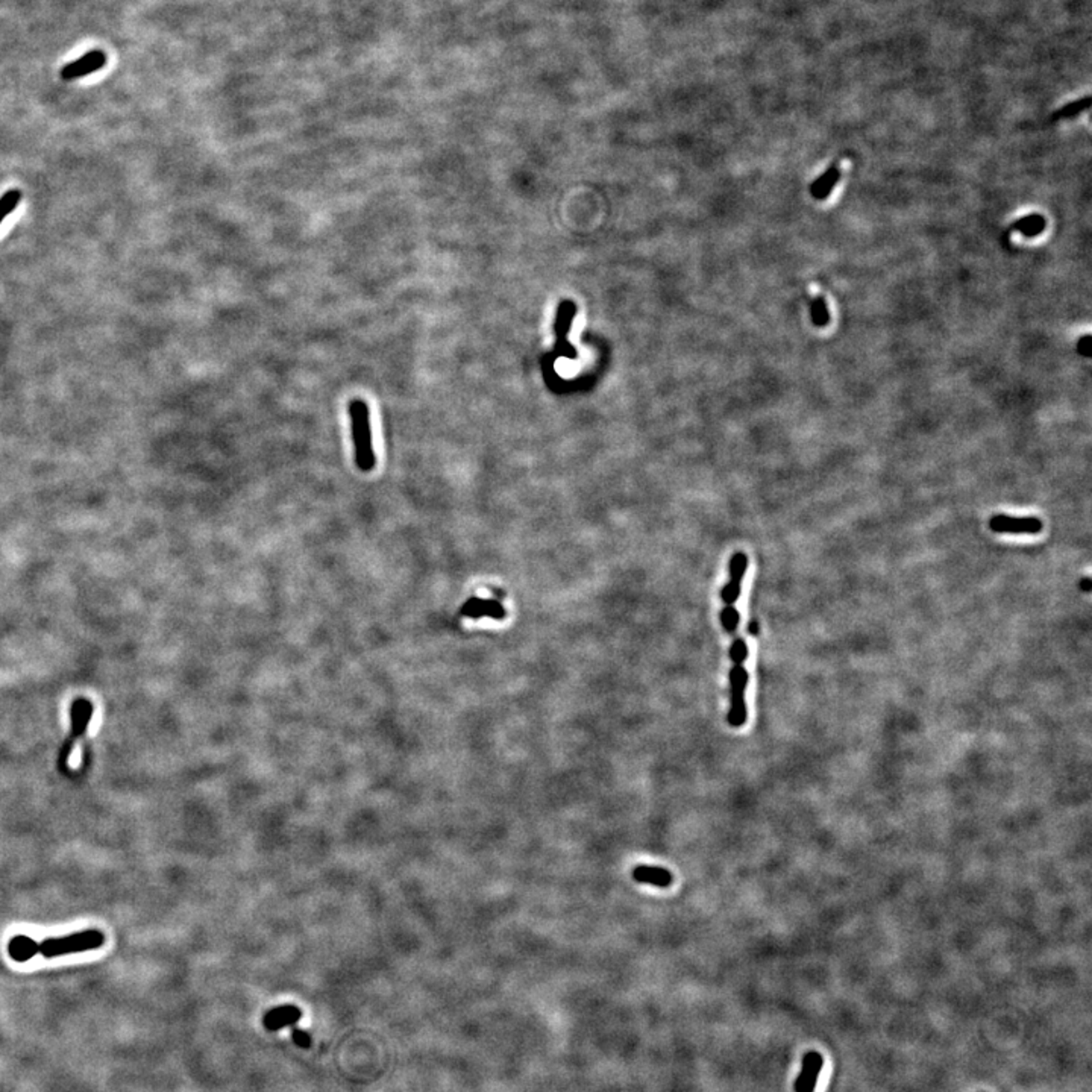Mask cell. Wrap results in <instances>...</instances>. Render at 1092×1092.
Listing matches in <instances>:
<instances>
[{"mask_svg":"<svg viewBox=\"0 0 1092 1092\" xmlns=\"http://www.w3.org/2000/svg\"><path fill=\"white\" fill-rule=\"evenodd\" d=\"M730 656L733 661V668L730 669V711H728V724L733 728H740L745 726L746 718H748V711H746L745 691L748 686V672L745 669V661L748 657V646L742 637L736 639L731 648H730Z\"/></svg>","mask_w":1092,"mask_h":1092,"instance_id":"obj_1","label":"cell"},{"mask_svg":"<svg viewBox=\"0 0 1092 1092\" xmlns=\"http://www.w3.org/2000/svg\"><path fill=\"white\" fill-rule=\"evenodd\" d=\"M351 431L356 446V463L360 471L371 472L376 465L373 454L372 430H371V411L363 399H352L347 406Z\"/></svg>","mask_w":1092,"mask_h":1092,"instance_id":"obj_2","label":"cell"},{"mask_svg":"<svg viewBox=\"0 0 1092 1092\" xmlns=\"http://www.w3.org/2000/svg\"><path fill=\"white\" fill-rule=\"evenodd\" d=\"M103 944H105L103 931L87 929V930L68 933L60 938H49L38 942V955H42L44 959H53V957L77 955V953L101 949Z\"/></svg>","mask_w":1092,"mask_h":1092,"instance_id":"obj_3","label":"cell"},{"mask_svg":"<svg viewBox=\"0 0 1092 1092\" xmlns=\"http://www.w3.org/2000/svg\"><path fill=\"white\" fill-rule=\"evenodd\" d=\"M93 718V703L87 698H77L72 706H70V733L66 737L64 744L61 745L60 755H58V768L60 770H67L68 759L73 753V748L77 744V739L87 736L88 726Z\"/></svg>","mask_w":1092,"mask_h":1092,"instance_id":"obj_4","label":"cell"},{"mask_svg":"<svg viewBox=\"0 0 1092 1092\" xmlns=\"http://www.w3.org/2000/svg\"><path fill=\"white\" fill-rule=\"evenodd\" d=\"M990 528L994 533L1040 534L1044 528L1040 517H1014L997 515L991 517Z\"/></svg>","mask_w":1092,"mask_h":1092,"instance_id":"obj_5","label":"cell"},{"mask_svg":"<svg viewBox=\"0 0 1092 1092\" xmlns=\"http://www.w3.org/2000/svg\"><path fill=\"white\" fill-rule=\"evenodd\" d=\"M822 1067H824V1058L821 1053L807 1051L803 1056L801 1071L794 1084L795 1092H815Z\"/></svg>","mask_w":1092,"mask_h":1092,"instance_id":"obj_6","label":"cell"},{"mask_svg":"<svg viewBox=\"0 0 1092 1092\" xmlns=\"http://www.w3.org/2000/svg\"><path fill=\"white\" fill-rule=\"evenodd\" d=\"M748 559L744 552H737L730 561V581L722 589V601L728 606H735L740 595V586L745 576Z\"/></svg>","mask_w":1092,"mask_h":1092,"instance_id":"obj_7","label":"cell"},{"mask_svg":"<svg viewBox=\"0 0 1092 1092\" xmlns=\"http://www.w3.org/2000/svg\"><path fill=\"white\" fill-rule=\"evenodd\" d=\"M105 62H107V58H105L103 52H88V53L82 55L81 58H77V61L70 62V64H67L66 67L62 68V70H61V77H62V79H66V81H72V79H77V77H88V75H92V73L96 72V70H101V68L105 66Z\"/></svg>","mask_w":1092,"mask_h":1092,"instance_id":"obj_8","label":"cell"},{"mask_svg":"<svg viewBox=\"0 0 1092 1092\" xmlns=\"http://www.w3.org/2000/svg\"><path fill=\"white\" fill-rule=\"evenodd\" d=\"M301 1018H302V1010L301 1009L293 1006V1005H282V1006H277V1008L271 1009L269 1012L264 1014L263 1025L267 1030L277 1032L281 1029L297 1025Z\"/></svg>","mask_w":1092,"mask_h":1092,"instance_id":"obj_9","label":"cell"},{"mask_svg":"<svg viewBox=\"0 0 1092 1092\" xmlns=\"http://www.w3.org/2000/svg\"><path fill=\"white\" fill-rule=\"evenodd\" d=\"M460 613L463 616L474 619L481 618V616H491V618L501 621V619L506 618V610L501 606L500 602L491 601V600H481V598H471L461 607Z\"/></svg>","mask_w":1092,"mask_h":1092,"instance_id":"obj_10","label":"cell"},{"mask_svg":"<svg viewBox=\"0 0 1092 1092\" xmlns=\"http://www.w3.org/2000/svg\"><path fill=\"white\" fill-rule=\"evenodd\" d=\"M633 879L637 883H648L657 888H669L674 881V877L668 870L661 866H646V865H641L635 868Z\"/></svg>","mask_w":1092,"mask_h":1092,"instance_id":"obj_11","label":"cell"},{"mask_svg":"<svg viewBox=\"0 0 1092 1092\" xmlns=\"http://www.w3.org/2000/svg\"><path fill=\"white\" fill-rule=\"evenodd\" d=\"M8 955L12 960L16 962H29L38 955V942L25 936V935H17L11 938L8 942Z\"/></svg>","mask_w":1092,"mask_h":1092,"instance_id":"obj_12","label":"cell"},{"mask_svg":"<svg viewBox=\"0 0 1092 1092\" xmlns=\"http://www.w3.org/2000/svg\"><path fill=\"white\" fill-rule=\"evenodd\" d=\"M839 177H840V170H839L838 166L835 164V166H831L825 173H822L821 177L813 182L812 188H810L813 197H816V199H825V197L831 193V190L835 188V186H836V182L839 181Z\"/></svg>","mask_w":1092,"mask_h":1092,"instance_id":"obj_13","label":"cell"},{"mask_svg":"<svg viewBox=\"0 0 1092 1092\" xmlns=\"http://www.w3.org/2000/svg\"><path fill=\"white\" fill-rule=\"evenodd\" d=\"M1012 229L1020 231L1021 234H1025V237H1035V236L1041 234L1042 231L1045 229V219H1044L1042 216H1040V214L1025 216L1023 219L1015 222V223L1012 225Z\"/></svg>","mask_w":1092,"mask_h":1092,"instance_id":"obj_14","label":"cell"},{"mask_svg":"<svg viewBox=\"0 0 1092 1092\" xmlns=\"http://www.w3.org/2000/svg\"><path fill=\"white\" fill-rule=\"evenodd\" d=\"M20 201H22V192L20 190H9L0 197V223L5 221V217L8 214H11L17 208Z\"/></svg>","mask_w":1092,"mask_h":1092,"instance_id":"obj_15","label":"cell"},{"mask_svg":"<svg viewBox=\"0 0 1092 1092\" xmlns=\"http://www.w3.org/2000/svg\"><path fill=\"white\" fill-rule=\"evenodd\" d=\"M812 321L816 327H824L830 321L827 302L822 297H815L812 302Z\"/></svg>","mask_w":1092,"mask_h":1092,"instance_id":"obj_16","label":"cell"},{"mask_svg":"<svg viewBox=\"0 0 1092 1092\" xmlns=\"http://www.w3.org/2000/svg\"><path fill=\"white\" fill-rule=\"evenodd\" d=\"M721 622H722V627L726 628L727 633H735L736 631L737 626H739V613L735 609V606L724 607L722 613H721Z\"/></svg>","mask_w":1092,"mask_h":1092,"instance_id":"obj_17","label":"cell"},{"mask_svg":"<svg viewBox=\"0 0 1092 1092\" xmlns=\"http://www.w3.org/2000/svg\"><path fill=\"white\" fill-rule=\"evenodd\" d=\"M1088 107H1090V97H1085V99L1073 102V103H1070L1067 107H1064L1062 110L1059 111L1055 117H1058V119L1059 117H1073L1075 114L1088 110Z\"/></svg>","mask_w":1092,"mask_h":1092,"instance_id":"obj_18","label":"cell"},{"mask_svg":"<svg viewBox=\"0 0 1092 1092\" xmlns=\"http://www.w3.org/2000/svg\"><path fill=\"white\" fill-rule=\"evenodd\" d=\"M292 1040L301 1049H310V1045H312L310 1033L305 1032L302 1029H293L292 1030Z\"/></svg>","mask_w":1092,"mask_h":1092,"instance_id":"obj_19","label":"cell"},{"mask_svg":"<svg viewBox=\"0 0 1092 1092\" xmlns=\"http://www.w3.org/2000/svg\"><path fill=\"white\" fill-rule=\"evenodd\" d=\"M1077 349H1079L1080 354L1090 356V352H1091V336H1085L1084 339L1079 342V347H1077Z\"/></svg>","mask_w":1092,"mask_h":1092,"instance_id":"obj_20","label":"cell"},{"mask_svg":"<svg viewBox=\"0 0 1092 1092\" xmlns=\"http://www.w3.org/2000/svg\"><path fill=\"white\" fill-rule=\"evenodd\" d=\"M1079 586H1080V589H1082L1084 592H1091V589H1092L1091 578H1088V576H1086V578H1084V580L1080 581V585Z\"/></svg>","mask_w":1092,"mask_h":1092,"instance_id":"obj_21","label":"cell"},{"mask_svg":"<svg viewBox=\"0 0 1092 1092\" xmlns=\"http://www.w3.org/2000/svg\"><path fill=\"white\" fill-rule=\"evenodd\" d=\"M757 630H759V627H757V622H755V621H753V622L750 624V627H748V633H750V635L755 636L757 635Z\"/></svg>","mask_w":1092,"mask_h":1092,"instance_id":"obj_22","label":"cell"}]
</instances>
